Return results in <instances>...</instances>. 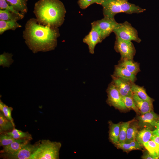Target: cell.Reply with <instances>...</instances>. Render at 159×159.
I'll return each mask as SVG.
<instances>
[{
    "instance_id": "12",
    "label": "cell",
    "mask_w": 159,
    "mask_h": 159,
    "mask_svg": "<svg viewBox=\"0 0 159 159\" xmlns=\"http://www.w3.org/2000/svg\"><path fill=\"white\" fill-rule=\"evenodd\" d=\"M159 118V116L153 110L139 116L138 125L140 127L150 128L155 127Z\"/></svg>"
},
{
    "instance_id": "6",
    "label": "cell",
    "mask_w": 159,
    "mask_h": 159,
    "mask_svg": "<svg viewBox=\"0 0 159 159\" xmlns=\"http://www.w3.org/2000/svg\"><path fill=\"white\" fill-rule=\"evenodd\" d=\"M118 23L115 18L104 17L100 20L95 21L91 23V26L96 27L98 30L102 40L113 32Z\"/></svg>"
},
{
    "instance_id": "15",
    "label": "cell",
    "mask_w": 159,
    "mask_h": 159,
    "mask_svg": "<svg viewBox=\"0 0 159 159\" xmlns=\"http://www.w3.org/2000/svg\"><path fill=\"white\" fill-rule=\"evenodd\" d=\"M113 76L129 80L134 82L136 80L135 74L132 73L125 68L118 64L115 66Z\"/></svg>"
},
{
    "instance_id": "7",
    "label": "cell",
    "mask_w": 159,
    "mask_h": 159,
    "mask_svg": "<svg viewBox=\"0 0 159 159\" xmlns=\"http://www.w3.org/2000/svg\"><path fill=\"white\" fill-rule=\"evenodd\" d=\"M41 140L33 144L29 143L17 151L10 153H1L0 157L5 159H29L39 147Z\"/></svg>"
},
{
    "instance_id": "29",
    "label": "cell",
    "mask_w": 159,
    "mask_h": 159,
    "mask_svg": "<svg viewBox=\"0 0 159 159\" xmlns=\"http://www.w3.org/2000/svg\"><path fill=\"white\" fill-rule=\"evenodd\" d=\"M12 55L11 54L4 52L0 55V65L3 67H9L13 63Z\"/></svg>"
},
{
    "instance_id": "5",
    "label": "cell",
    "mask_w": 159,
    "mask_h": 159,
    "mask_svg": "<svg viewBox=\"0 0 159 159\" xmlns=\"http://www.w3.org/2000/svg\"><path fill=\"white\" fill-rule=\"evenodd\" d=\"M113 32L117 37L122 39L140 43L141 40L139 37L137 30L127 21L118 24Z\"/></svg>"
},
{
    "instance_id": "22",
    "label": "cell",
    "mask_w": 159,
    "mask_h": 159,
    "mask_svg": "<svg viewBox=\"0 0 159 159\" xmlns=\"http://www.w3.org/2000/svg\"><path fill=\"white\" fill-rule=\"evenodd\" d=\"M132 91L133 94L137 95L143 100L153 101V99L147 95L145 89L143 87L140 86L133 83L132 87Z\"/></svg>"
},
{
    "instance_id": "26",
    "label": "cell",
    "mask_w": 159,
    "mask_h": 159,
    "mask_svg": "<svg viewBox=\"0 0 159 159\" xmlns=\"http://www.w3.org/2000/svg\"><path fill=\"white\" fill-rule=\"evenodd\" d=\"M134 121H135V120L134 119L127 122H122L121 123L118 143H125L126 140L127 129L130 124Z\"/></svg>"
},
{
    "instance_id": "17",
    "label": "cell",
    "mask_w": 159,
    "mask_h": 159,
    "mask_svg": "<svg viewBox=\"0 0 159 159\" xmlns=\"http://www.w3.org/2000/svg\"><path fill=\"white\" fill-rule=\"evenodd\" d=\"M121 123H114L109 122V138L112 143L116 145L119 142L120 127Z\"/></svg>"
},
{
    "instance_id": "14",
    "label": "cell",
    "mask_w": 159,
    "mask_h": 159,
    "mask_svg": "<svg viewBox=\"0 0 159 159\" xmlns=\"http://www.w3.org/2000/svg\"><path fill=\"white\" fill-rule=\"evenodd\" d=\"M30 141L27 139H17L9 145L3 147L0 153H10L15 152L29 143Z\"/></svg>"
},
{
    "instance_id": "10",
    "label": "cell",
    "mask_w": 159,
    "mask_h": 159,
    "mask_svg": "<svg viewBox=\"0 0 159 159\" xmlns=\"http://www.w3.org/2000/svg\"><path fill=\"white\" fill-rule=\"evenodd\" d=\"M112 82L122 97H132V87L134 82L125 79L112 75Z\"/></svg>"
},
{
    "instance_id": "34",
    "label": "cell",
    "mask_w": 159,
    "mask_h": 159,
    "mask_svg": "<svg viewBox=\"0 0 159 159\" xmlns=\"http://www.w3.org/2000/svg\"><path fill=\"white\" fill-rule=\"evenodd\" d=\"M78 4L80 8L83 9H85L91 5L94 4V0H79Z\"/></svg>"
},
{
    "instance_id": "16",
    "label": "cell",
    "mask_w": 159,
    "mask_h": 159,
    "mask_svg": "<svg viewBox=\"0 0 159 159\" xmlns=\"http://www.w3.org/2000/svg\"><path fill=\"white\" fill-rule=\"evenodd\" d=\"M118 65L122 66L136 75L140 71L139 64L133 59L121 58Z\"/></svg>"
},
{
    "instance_id": "1",
    "label": "cell",
    "mask_w": 159,
    "mask_h": 159,
    "mask_svg": "<svg viewBox=\"0 0 159 159\" xmlns=\"http://www.w3.org/2000/svg\"><path fill=\"white\" fill-rule=\"evenodd\" d=\"M59 34L57 27L44 26L32 19L27 23L24 37L29 48L35 53L54 49Z\"/></svg>"
},
{
    "instance_id": "20",
    "label": "cell",
    "mask_w": 159,
    "mask_h": 159,
    "mask_svg": "<svg viewBox=\"0 0 159 159\" xmlns=\"http://www.w3.org/2000/svg\"><path fill=\"white\" fill-rule=\"evenodd\" d=\"M153 135V131L148 128H144L138 131L136 137V140L141 145L150 140Z\"/></svg>"
},
{
    "instance_id": "25",
    "label": "cell",
    "mask_w": 159,
    "mask_h": 159,
    "mask_svg": "<svg viewBox=\"0 0 159 159\" xmlns=\"http://www.w3.org/2000/svg\"><path fill=\"white\" fill-rule=\"evenodd\" d=\"M21 27L16 20L0 21V33L2 34L5 31L9 29H15L16 28Z\"/></svg>"
},
{
    "instance_id": "4",
    "label": "cell",
    "mask_w": 159,
    "mask_h": 159,
    "mask_svg": "<svg viewBox=\"0 0 159 159\" xmlns=\"http://www.w3.org/2000/svg\"><path fill=\"white\" fill-rule=\"evenodd\" d=\"M61 146L59 142L42 140H41L38 148L29 159H59Z\"/></svg>"
},
{
    "instance_id": "2",
    "label": "cell",
    "mask_w": 159,
    "mask_h": 159,
    "mask_svg": "<svg viewBox=\"0 0 159 159\" xmlns=\"http://www.w3.org/2000/svg\"><path fill=\"white\" fill-rule=\"evenodd\" d=\"M34 13L42 23L58 28L64 21L66 10L59 0H39L35 4Z\"/></svg>"
},
{
    "instance_id": "33",
    "label": "cell",
    "mask_w": 159,
    "mask_h": 159,
    "mask_svg": "<svg viewBox=\"0 0 159 159\" xmlns=\"http://www.w3.org/2000/svg\"><path fill=\"white\" fill-rule=\"evenodd\" d=\"M17 17L13 16L7 9L0 10V19L2 20H16Z\"/></svg>"
},
{
    "instance_id": "30",
    "label": "cell",
    "mask_w": 159,
    "mask_h": 159,
    "mask_svg": "<svg viewBox=\"0 0 159 159\" xmlns=\"http://www.w3.org/2000/svg\"><path fill=\"white\" fill-rule=\"evenodd\" d=\"M122 100L127 108L132 109L138 113H140V110L136 107L132 97H122Z\"/></svg>"
},
{
    "instance_id": "11",
    "label": "cell",
    "mask_w": 159,
    "mask_h": 159,
    "mask_svg": "<svg viewBox=\"0 0 159 159\" xmlns=\"http://www.w3.org/2000/svg\"><path fill=\"white\" fill-rule=\"evenodd\" d=\"M83 41L87 45L90 53L93 54L94 53L96 45L101 42L102 40L97 29L94 26H91L90 31L83 38Z\"/></svg>"
},
{
    "instance_id": "28",
    "label": "cell",
    "mask_w": 159,
    "mask_h": 159,
    "mask_svg": "<svg viewBox=\"0 0 159 159\" xmlns=\"http://www.w3.org/2000/svg\"><path fill=\"white\" fill-rule=\"evenodd\" d=\"M13 108L11 107H9L4 104L0 100V111H2L5 116L12 123L15 125L13 119L11 116V112Z\"/></svg>"
},
{
    "instance_id": "36",
    "label": "cell",
    "mask_w": 159,
    "mask_h": 159,
    "mask_svg": "<svg viewBox=\"0 0 159 159\" xmlns=\"http://www.w3.org/2000/svg\"><path fill=\"white\" fill-rule=\"evenodd\" d=\"M150 140L154 141L157 144L159 145V136L153 135L151 137Z\"/></svg>"
},
{
    "instance_id": "38",
    "label": "cell",
    "mask_w": 159,
    "mask_h": 159,
    "mask_svg": "<svg viewBox=\"0 0 159 159\" xmlns=\"http://www.w3.org/2000/svg\"><path fill=\"white\" fill-rule=\"evenodd\" d=\"M105 0H94L95 3L101 5Z\"/></svg>"
},
{
    "instance_id": "23",
    "label": "cell",
    "mask_w": 159,
    "mask_h": 159,
    "mask_svg": "<svg viewBox=\"0 0 159 159\" xmlns=\"http://www.w3.org/2000/svg\"><path fill=\"white\" fill-rule=\"evenodd\" d=\"M5 134L12 137L16 139H27L32 140V135L28 132H24L14 128L10 132Z\"/></svg>"
},
{
    "instance_id": "27",
    "label": "cell",
    "mask_w": 159,
    "mask_h": 159,
    "mask_svg": "<svg viewBox=\"0 0 159 159\" xmlns=\"http://www.w3.org/2000/svg\"><path fill=\"white\" fill-rule=\"evenodd\" d=\"M16 10L23 12L27 11L26 0H6Z\"/></svg>"
},
{
    "instance_id": "24",
    "label": "cell",
    "mask_w": 159,
    "mask_h": 159,
    "mask_svg": "<svg viewBox=\"0 0 159 159\" xmlns=\"http://www.w3.org/2000/svg\"><path fill=\"white\" fill-rule=\"evenodd\" d=\"M117 148H120L125 151H130L133 150H138L141 148V145L136 140L129 143H118L115 145Z\"/></svg>"
},
{
    "instance_id": "32",
    "label": "cell",
    "mask_w": 159,
    "mask_h": 159,
    "mask_svg": "<svg viewBox=\"0 0 159 159\" xmlns=\"http://www.w3.org/2000/svg\"><path fill=\"white\" fill-rule=\"evenodd\" d=\"M0 8L1 9H7L11 11L21 18L23 17V15L17 11L12 6L9 5L6 0H0Z\"/></svg>"
},
{
    "instance_id": "8",
    "label": "cell",
    "mask_w": 159,
    "mask_h": 159,
    "mask_svg": "<svg viewBox=\"0 0 159 159\" xmlns=\"http://www.w3.org/2000/svg\"><path fill=\"white\" fill-rule=\"evenodd\" d=\"M114 49L121 56V58L133 59L136 50L131 41L122 39L116 37Z\"/></svg>"
},
{
    "instance_id": "3",
    "label": "cell",
    "mask_w": 159,
    "mask_h": 159,
    "mask_svg": "<svg viewBox=\"0 0 159 159\" xmlns=\"http://www.w3.org/2000/svg\"><path fill=\"white\" fill-rule=\"evenodd\" d=\"M128 0H105L101 4L104 17L114 18L120 13L139 14L145 11L138 6L129 3Z\"/></svg>"
},
{
    "instance_id": "31",
    "label": "cell",
    "mask_w": 159,
    "mask_h": 159,
    "mask_svg": "<svg viewBox=\"0 0 159 159\" xmlns=\"http://www.w3.org/2000/svg\"><path fill=\"white\" fill-rule=\"evenodd\" d=\"M16 140L5 134H1L0 135V146L3 147L7 145Z\"/></svg>"
},
{
    "instance_id": "9",
    "label": "cell",
    "mask_w": 159,
    "mask_h": 159,
    "mask_svg": "<svg viewBox=\"0 0 159 159\" xmlns=\"http://www.w3.org/2000/svg\"><path fill=\"white\" fill-rule=\"evenodd\" d=\"M107 92V102L110 106L120 110H125L127 108L122 100V96L112 82L109 85Z\"/></svg>"
},
{
    "instance_id": "35",
    "label": "cell",
    "mask_w": 159,
    "mask_h": 159,
    "mask_svg": "<svg viewBox=\"0 0 159 159\" xmlns=\"http://www.w3.org/2000/svg\"><path fill=\"white\" fill-rule=\"evenodd\" d=\"M155 127V129L153 131V134L159 136V118Z\"/></svg>"
},
{
    "instance_id": "37",
    "label": "cell",
    "mask_w": 159,
    "mask_h": 159,
    "mask_svg": "<svg viewBox=\"0 0 159 159\" xmlns=\"http://www.w3.org/2000/svg\"><path fill=\"white\" fill-rule=\"evenodd\" d=\"M141 158L144 159H155V158L150 154L148 152V153L145 154L143 155Z\"/></svg>"
},
{
    "instance_id": "13",
    "label": "cell",
    "mask_w": 159,
    "mask_h": 159,
    "mask_svg": "<svg viewBox=\"0 0 159 159\" xmlns=\"http://www.w3.org/2000/svg\"><path fill=\"white\" fill-rule=\"evenodd\" d=\"M132 97L136 106L140 110L141 115L153 110V101L143 100L135 94H133Z\"/></svg>"
},
{
    "instance_id": "18",
    "label": "cell",
    "mask_w": 159,
    "mask_h": 159,
    "mask_svg": "<svg viewBox=\"0 0 159 159\" xmlns=\"http://www.w3.org/2000/svg\"><path fill=\"white\" fill-rule=\"evenodd\" d=\"M15 126L0 111V134L11 131L15 127Z\"/></svg>"
},
{
    "instance_id": "21",
    "label": "cell",
    "mask_w": 159,
    "mask_h": 159,
    "mask_svg": "<svg viewBox=\"0 0 159 159\" xmlns=\"http://www.w3.org/2000/svg\"><path fill=\"white\" fill-rule=\"evenodd\" d=\"M143 145L148 153L155 159L159 158V145L151 140L144 143Z\"/></svg>"
},
{
    "instance_id": "19",
    "label": "cell",
    "mask_w": 159,
    "mask_h": 159,
    "mask_svg": "<svg viewBox=\"0 0 159 159\" xmlns=\"http://www.w3.org/2000/svg\"><path fill=\"white\" fill-rule=\"evenodd\" d=\"M139 127L138 122H135V121L130 124L127 131L125 143H128L136 140Z\"/></svg>"
}]
</instances>
